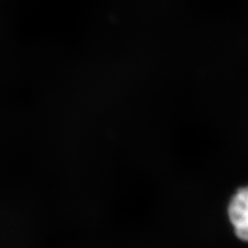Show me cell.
Returning a JSON list of instances; mask_svg holds the SVG:
<instances>
[{
    "label": "cell",
    "instance_id": "1",
    "mask_svg": "<svg viewBox=\"0 0 248 248\" xmlns=\"http://www.w3.org/2000/svg\"><path fill=\"white\" fill-rule=\"evenodd\" d=\"M228 217L235 235L248 243V185L239 188L228 205Z\"/></svg>",
    "mask_w": 248,
    "mask_h": 248
}]
</instances>
